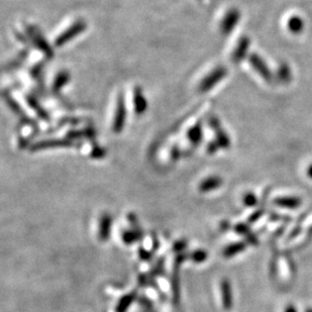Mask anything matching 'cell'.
I'll return each instance as SVG.
<instances>
[{"label": "cell", "instance_id": "6da1fadb", "mask_svg": "<svg viewBox=\"0 0 312 312\" xmlns=\"http://www.w3.org/2000/svg\"><path fill=\"white\" fill-rule=\"evenodd\" d=\"M189 259V255L186 254H178L177 257L175 258L174 262V267H173V274L171 278V287H172V292H173V301L174 304L177 305L179 304L180 301V279H179V271L182 263L186 260Z\"/></svg>", "mask_w": 312, "mask_h": 312}, {"label": "cell", "instance_id": "7a4b0ae2", "mask_svg": "<svg viewBox=\"0 0 312 312\" xmlns=\"http://www.w3.org/2000/svg\"><path fill=\"white\" fill-rule=\"evenodd\" d=\"M250 63L252 65V67L256 70V72L258 74H260V76L262 78H264L268 82L272 81V79H273L272 72L269 69V67L267 66V64L265 63V61L259 55L252 54L250 56Z\"/></svg>", "mask_w": 312, "mask_h": 312}, {"label": "cell", "instance_id": "3957f363", "mask_svg": "<svg viewBox=\"0 0 312 312\" xmlns=\"http://www.w3.org/2000/svg\"><path fill=\"white\" fill-rule=\"evenodd\" d=\"M220 290H221V298H222V306L226 310H231L234 305L233 301V291L232 285L229 279H224L220 283Z\"/></svg>", "mask_w": 312, "mask_h": 312}, {"label": "cell", "instance_id": "277c9868", "mask_svg": "<svg viewBox=\"0 0 312 312\" xmlns=\"http://www.w3.org/2000/svg\"><path fill=\"white\" fill-rule=\"evenodd\" d=\"M112 224V217L109 213H104L100 219L99 227V240L101 242H106L110 236V229Z\"/></svg>", "mask_w": 312, "mask_h": 312}, {"label": "cell", "instance_id": "5b68a950", "mask_svg": "<svg viewBox=\"0 0 312 312\" xmlns=\"http://www.w3.org/2000/svg\"><path fill=\"white\" fill-rule=\"evenodd\" d=\"M240 17H241V14L238 10H232L228 13V15L226 16V18L224 19V22H222V31L225 33H230L232 32V30L236 27V25L238 24L239 20H240Z\"/></svg>", "mask_w": 312, "mask_h": 312}, {"label": "cell", "instance_id": "8992f818", "mask_svg": "<svg viewBox=\"0 0 312 312\" xmlns=\"http://www.w3.org/2000/svg\"><path fill=\"white\" fill-rule=\"evenodd\" d=\"M274 204L279 207L295 209L301 205V199L295 196H286V197H278L274 200Z\"/></svg>", "mask_w": 312, "mask_h": 312}, {"label": "cell", "instance_id": "52a82bcc", "mask_svg": "<svg viewBox=\"0 0 312 312\" xmlns=\"http://www.w3.org/2000/svg\"><path fill=\"white\" fill-rule=\"evenodd\" d=\"M250 43H251V41H250L249 37H247V36H243L240 39L238 47H237L236 51L234 52V60L236 62H240L246 57L248 50H249V47H250Z\"/></svg>", "mask_w": 312, "mask_h": 312}, {"label": "cell", "instance_id": "ba28073f", "mask_svg": "<svg viewBox=\"0 0 312 312\" xmlns=\"http://www.w3.org/2000/svg\"><path fill=\"white\" fill-rule=\"evenodd\" d=\"M221 184H222V180L219 177H216V176L209 177L200 183L199 190L203 193H206L214 189H217L218 187L221 186Z\"/></svg>", "mask_w": 312, "mask_h": 312}, {"label": "cell", "instance_id": "9c48e42d", "mask_svg": "<svg viewBox=\"0 0 312 312\" xmlns=\"http://www.w3.org/2000/svg\"><path fill=\"white\" fill-rule=\"evenodd\" d=\"M226 75V70L224 68L216 69L211 75H209L206 80L203 83V89L207 90L210 89L213 85H215L217 82H219Z\"/></svg>", "mask_w": 312, "mask_h": 312}, {"label": "cell", "instance_id": "30bf717a", "mask_svg": "<svg viewBox=\"0 0 312 312\" xmlns=\"http://www.w3.org/2000/svg\"><path fill=\"white\" fill-rule=\"evenodd\" d=\"M136 298H137V292L136 291H132L131 293L122 296L119 299L115 310H116V312H126L128 307L131 305V303L136 300Z\"/></svg>", "mask_w": 312, "mask_h": 312}, {"label": "cell", "instance_id": "8fae6325", "mask_svg": "<svg viewBox=\"0 0 312 312\" xmlns=\"http://www.w3.org/2000/svg\"><path fill=\"white\" fill-rule=\"evenodd\" d=\"M247 248V243L245 242H240V243H236V244H232L229 247H227L224 250V256L228 259L244 252Z\"/></svg>", "mask_w": 312, "mask_h": 312}, {"label": "cell", "instance_id": "7c38bea8", "mask_svg": "<svg viewBox=\"0 0 312 312\" xmlns=\"http://www.w3.org/2000/svg\"><path fill=\"white\" fill-rule=\"evenodd\" d=\"M288 28L293 33H300L304 28V21L299 16H293L288 20Z\"/></svg>", "mask_w": 312, "mask_h": 312}, {"label": "cell", "instance_id": "4fadbf2b", "mask_svg": "<svg viewBox=\"0 0 312 312\" xmlns=\"http://www.w3.org/2000/svg\"><path fill=\"white\" fill-rule=\"evenodd\" d=\"M277 77H278V80L283 82V83H287L291 80V70L290 68L288 67V65L286 64H282L279 69H278V72H277Z\"/></svg>", "mask_w": 312, "mask_h": 312}, {"label": "cell", "instance_id": "5bb4252c", "mask_svg": "<svg viewBox=\"0 0 312 312\" xmlns=\"http://www.w3.org/2000/svg\"><path fill=\"white\" fill-rule=\"evenodd\" d=\"M164 264H165V258L164 257H161L157 263H156V266L151 270V272L149 273V276L153 279V278H156L158 276H161L163 275L164 273Z\"/></svg>", "mask_w": 312, "mask_h": 312}, {"label": "cell", "instance_id": "9a60e30c", "mask_svg": "<svg viewBox=\"0 0 312 312\" xmlns=\"http://www.w3.org/2000/svg\"><path fill=\"white\" fill-rule=\"evenodd\" d=\"M207 258H208V254L204 250H197V251H195V252H193L189 255V259L192 260L193 262L197 263V264L205 262L207 260Z\"/></svg>", "mask_w": 312, "mask_h": 312}, {"label": "cell", "instance_id": "2e32d148", "mask_svg": "<svg viewBox=\"0 0 312 312\" xmlns=\"http://www.w3.org/2000/svg\"><path fill=\"white\" fill-rule=\"evenodd\" d=\"M122 241L125 245H132L136 242L140 241L138 238V235L131 230V231H123L122 235H121Z\"/></svg>", "mask_w": 312, "mask_h": 312}, {"label": "cell", "instance_id": "e0dca14e", "mask_svg": "<svg viewBox=\"0 0 312 312\" xmlns=\"http://www.w3.org/2000/svg\"><path fill=\"white\" fill-rule=\"evenodd\" d=\"M244 203H245V205L248 206V207H254V206H256L257 203H258V198H257V196H256L254 193L248 192V193L245 194V196H244Z\"/></svg>", "mask_w": 312, "mask_h": 312}, {"label": "cell", "instance_id": "ac0fdd59", "mask_svg": "<svg viewBox=\"0 0 312 312\" xmlns=\"http://www.w3.org/2000/svg\"><path fill=\"white\" fill-rule=\"evenodd\" d=\"M235 231L237 232V234H239L241 236H244V237H247L248 235L251 234V230H250L249 226L244 225V224L237 225L236 228H235Z\"/></svg>", "mask_w": 312, "mask_h": 312}, {"label": "cell", "instance_id": "d6986e66", "mask_svg": "<svg viewBox=\"0 0 312 312\" xmlns=\"http://www.w3.org/2000/svg\"><path fill=\"white\" fill-rule=\"evenodd\" d=\"M187 248V241L181 240L173 245V252L176 254H182V252Z\"/></svg>", "mask_w": 312, "mask_h": 312}, {"label": "cell", "instance_id": "ffe728a7", "mask_svg": "<svg viewBox=\"0 0 312 312\" xmlns=\"http://www.w3.org/2000/svg\"><path fill=\"white\" fill-rule=\"evenodd\" d=\"M153 255H154V253H153L152 251H147V250H145V249L142 248V247L139 249V256H140V258H141L143 261H146V262L151 261Z\"/></svg>", "mask_w": 312, "mask_h": 312}, {"label": "cell", "instance_id": "44dd1931", "mask_svg": "<svg viewBox=\"0 0 312 312\" xmlns=\"http://www.w3.org/2000/svg\"><path fill=\"white\" fill-rule=\"evenodd\" d=\"M246 242H248L249 244H251V245H253V246H257V245H258V239H257V237H256L254 234H252V233L246 237Z\"/></svg>", "mask_w": 312, "mask_h": 312}, {"label": "cell", "instance_id": "7402d4cb", "mask_svg": "<svg viewBox=\"0 0 312 312\" xmlns=\"http://www.w3.org/2000/svg\"><path fill=\"white\" fill-rule=\"evenodd\" d=\"M263 212H264L263 210H258V211H256L254 214L251 215V217L249 218V221H250V222H255L256 220H258V219L262 216Z\"/></svg>", "mask_w": 312, "mask_h": 312}, {"label": "cell", "instance_id": "603a6c76", "mask_svg": "<svg viewBox=\"0 0 312 312\" xmlns=\"http://www.w3.org/2000/svg\"><path fill=\"white\" fill-rule=\"evenodd\" d=\"M159 248V241L157 239L156 236H153V248H152V252L155 253Z\"/></svg>", "mask_w": 312, "mask_h": 312}, {"label": "cell", "instance_id": "cb8c5ba5", "mask_svg": "<svg viewBox=\"0 0 312 312\" xmlns=\"http://www.w3.org/2000/svg\"><path fill=\"white\" fill-rule=\"evenodd\" d=\"M284 312H298L297 311V308L294 306V305H292V304H290V305H288L286 308H285V311Z\"/></svg>", "mask_w": 312, "mask_h": 312}, {"label": "cell", "instance_id": "d4e9b609", "mask_svg": "<svg viewBox=\"0 0 312 312\" xmlns=\"http://www.w3.org/2000/svg\"><path fill=\"white\" fill-rule=\"evenodd\" d=\"M230 229V224L228 221L221 222V230L222 231H228Z\"/></svg>", "mask_w": 312, "mask_h": 312}, {"label": "cell", "instance_id": "484cf974", "mask_svg": "<svg viewBox=\"0 0 312 312\" xmlns=\"http://www.w3.org/2000/svg\"><path fill=\"white\" fill-rule=\"evenodd\" d=\"M307 175H308V177L312 179V164L308 167V169H307Z\"/></svg>", "mask_w": 312, "mask_h": 312}, {"label": "cell", "instance_id": "4316f807", "mask_svg": "<svg viewBox=\"0 0 312 312\" xmlns=\"http://www.w3.org/2000/svg\"><path fill=\"white\" fill-rule=\"evenodd\" d=\"M304 312H312V308H307Z\"/></svg>", "mask_w": 312, "mask_h": 312}]
</instances>
